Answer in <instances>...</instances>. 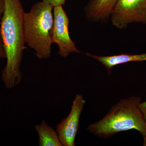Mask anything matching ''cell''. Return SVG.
Listing matches in <instances>:
<instances>
[{"label":"cell","mask_w":146,"mask_h":146,"mask_svg":"<svg viewBox=\"0 0 146 146\" xmlns=\"http://www.w3.org/2000/svg\"><path fill=\"white\" fill-rule=\"evenodd\" d=\"M54 23L51 33L52 43L59 48L58 54L67 58L73 52L80 53L70 37L69 18L62 6L54 7Z\"/></svg>","instance_id":"5"},{"label":"cell","mask_w":146,"mask_h":146,"mask_svg":"<svg viewBox=\"0 0 146 146\" xmlns=\"http://www.w3.org/2000/svg\"><path fill=\"white\" fill-rule=\"evenodd\" d=\"M4 2L0 33L7 61L2 72L1 80L5 88L11 89L21 83L23 78L21 66L26 48L24 31L25 12L20 0H4Z\"/></svg>","instance_id":"1"},{"label":"cell","mask_w":146,"mask_h":146,"mask_svg":"<svg viewBox=\"0 0 146 146\" xmlns=\"http://www.w3.org/2000/svg\"><path fill=\"white\" fill-rule=\"evenodd\" d=\"M87 56L99 61L106 68L108 74L111 73L112 68L116 65L131 62L146 60V53L138 54H120L108 56H100L86 54Z\"/></svg>","instance_id":"8"},{"label":"cell","mask_w":146,"mask_h":146,"mask_svg":"<svg viewBox=\"0 0 146 146\" xmlns=\"http://www.w3.org/2000/svg\"><path fill=\"white\" fill-rule=\"evenodd\" d=\"M139 107L146 120V101L143 102H141L139 105Z\"/></svg>","instance_id":"12"},{"label":"cell","mask_w":146,"mask_h":146,"mask_svg":"<svg viewBox=\"0 0 146 146\" xmlns=\"http://www.w3.org/2000/svg\"><path fill=\"white\" fill-rule=\"evenodd\" d=\"M143 146H146V136H143Z\"/></svg>","instance_id":"14"},{"label":"cell","mask_w":146,"mask_h":146,"mask_svg":"<svg viewBox=\"0 0 146 146\" xmlns=\"http://www.w3.org/2000/svg\"><path fill=\"white\" fill-rule=\"evenodd\" d=\"M52 6L42 1L35 3L29 12L25 13L24 31L26 43L40 59L50 56L51 33L54 23Z\"/></svg>","instance_id":"3"},{"label":"cell","mask_w":146,"mask_h":146,"mask_svg":"<svg viewBox=\"0 0 146 146\" xmlns=\"http://www.w3.org/2000/svg\"><path fill=\"white\" fill-rule=\"evenodd\" d=\"M38 134V145L39 146H63L56 130L43 121L35 126Z\"/></svg>","instance_id":"9"},{"label":"cell","mask_w":146,"mask_h":146,"mask_svg":"<svg viewBox=\"0 0 146 146\" xmlns=\"http://www.w3.org/2000/svg\"><path fill=\"white\" fill-rule=\"evenodd\" d=\"M42 1L52 6L53 7L58 6H63L65 4L66 0H42Z\"/></svg>","instance_id":"10"},{"label":"cell","mask_w":146,"mask_h":146,"mask_svg":"<svg viewBox=\"0 0 146 146\" xmlns=\"http://www.w3.org/2000/svg\"><path fill=\"white\" fill-rule=\"evenodd\" d=\"M4 0H0V24L3 13L5 10Z\"/></svg>","instance_id":"13"},{"label":"cell","mask_w":146,"mask_h":146,"mask_svg":"<svg viewBox=\"0 0 146 146\" xmlns=\"http://www.w3.org/2000/svg\"><path fill=\"white\" fill-rule=\"evenodd\" d=\"M6 58V54L3 44L2 39L0 33V58Z\"/></svg>","instance_id":"11"},{"label":"cell","mask_w":146,"mask_h":146,"mask_svg":"<svg viewBox=\"0 0 146 146\" xmlns=\"http://www.w3.org/2000/svg\"><path fill=\"white\" fill-rule=\"evenodd\" d=\"M141 100L136 96L121 100L102 119L89 125L87 129L94 136L103 138L131 129L146 136V120L139 107Z\"/></svg>","instance_id":"2"},{"label":"cell","mask_w":146,"mask_h":146,"mask_svg":"<svg viewBox=\"0 0 146 146\" xmlns=\"http://www.w3.org/2000/svg\"><path fill=\"white\" fill-rule=\"evenodd\" d=\"M118 0H91L85 9L86 17L93 21H102L110 16Z\"/></svg>","instance_id":"7"},{"label":"cell","mask_w":146,"mask_h":146,"mask_svg":"<svg viewBox=\"0 0 146 146\" xmlns=\"http://www.w3.org/2000/svg\"><path fill=\"white\" fill-rule=\"evenodd\" d=\"M112 25L119 29L129 24H146V0H118L110 14Z\"/></svg>","instance_id":"4"},{"label":"cell","mask_w":146,"mask_h":146,"mask_svg":"<svg viewBox=\"0 0 146 146\" xmlns=\"http://www.w3.org/2000/svg\"><path fill=\"white\" fill-rule=\"evenodd\" d=\"M86 103L82 94H77L69 115L56 125V130L63 146H75L80 116Z\"/></svg>","instance_id":"6"}]
</instances>
